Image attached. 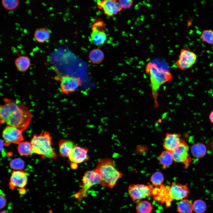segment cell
Returning <instances> with one entry per match:
<instances>
[{
	"mask_svg": "<svg viewBox=\"0 0 213 213\" xmlns=\"http://www.w3.org/2000/svg\"><path fill=\"white\" fill-rule=\"evenodd\" d=\"M146 73L149 75L152 96L156 106L158 92L160 87L164 83L171 80L172 76L170 72L159 68L155 63L149 62L146 68Z\"/></svg>",
	"mask_w": 213,
	"mask_h": 213,
	"instance_id": "obj_3",
	"label": "cell"
},
{
	"mask_svg": "<svg viewBox=\"0 0 213 213\" xmlns=\"http://www.w3.org/2000/svg\"><path fill=\"white\" fill-rule=\"evenodd\" d=\"M164 178L163 174L160 172H156L152 175L150 180L152 185L156 187H159L163 184Z\"/></svg>",
	"mask_w": 213,
	"mask_h": 213,
	"instance_id": "obj_27",
	"label": "cell"
},
{
	"mask_svg": "<svg viewBox=\"0 0 213 213\" xmlns=\"http://www.w3.org/2000/svg\"><path fill=\"white\" fill-rule=\"evenodd\" d=\"M207 149L205 145L201 143H197L193 144L191 148L192 155L195 157L200 158L206 154Z\"/></svg>",
	"mask_w": 213,
	"mask_h": 213,
	"instance_id": "obj_21",
	"label": "cell"
},
{
	"mask_svg": "<svg viewBox=\"0 0 213 213\" xmlns=\"http://www.w3.org/2000/svg\"><path fill=\"white\" fill-rule=\"evenodd\" d=\"M170 186L164 185L163 184L159 187L154 188L152 192V196L156 201L162 203H165L167 206H170L173 200L170 195Z\"/></svg>",
	"mask_w": 213,
	"mask_h": 213,
	"instance_id": "obj_12",
	"label": "cell"
},
{
	"mask_svg": "<svg viewBox=\"0 0 213 213\" xmlns=\"http://www.w3.org/2000/svg\"><path fill=\"white\" fill-rule=\"evenodd\" d=\"M193 210L196 213H204L206 211V203L201 199L196 200L193 202Z\"/></svg>",
	"mask_w": 213,
	"mask_h": 213,
	"instance_id": "obj_28",
	"label": "cell"
},
{
	"mask_svg": "<svg viewBox=\"0 0 213 213\" xmlns=\"http://www.w3.org/2000/svg\"><path fill=\"white\" fill-rule=\"evenodd\" d=\"M60 81V89L62 92L68 94L75 91L81 85L80 78L65 74L58 76Z\"/></svg>",
	"mask_w": 213,
	"mask_h": 213,
	"instance_id": "obj_7",
	"label": "cell"
},
{
	"mask_svg": "<svg viewBox=\"0 0 213 213\" xmlns=\"http://www.w3.org/2000/svg\"><path fill=\"white\" fill-rule=\"evenodd\" d=\"M197 55L187 47L180 50L179 58L176 61L177 67L182 70H185L192 67L196 63Z\"/></svg>",
	"mask_w": 213,
	"mask_h": 213,
	"instance_id": "obj_8",
	"label": "cell"
},
{
	"mask_svg": "<svg viewBox=\"0 0 213 213\" xmlns=\"http://www.w3.org/2000/svg\"><path fill=\"white\" fill-rule=\"evenodd\" d=\"M169 193L173 200L180 201L188 197L190 190L187 184H183L173 182L170 186Z\"/></svg>",
	"mask_w": 213,
	"mask_h": 213,
	"instance_id": "obj_11",
	"label": "cell"
},
{
	"mask_svg": "<svg viewBox=\"0 0 213 213\" xmlns=\"http://www.w3.org/2000/svg\"><path fill=\"white\" fill-rule=\"evenodd\" d=\"M88 149L86 147L75 145L68 157L70 162L80 164L88 160Z\"/></svg>",
	"mask_w": 213,
	"mask_h": 213,
	"instance_id": "obj_13",
	"label": "cell"
},
{
	"mask_svg": "<svg viewBox=\"0 0 213 213\" xmlns=\"http://www.w3.org/2000/svg\"><path fill=\"white\" fill-rule=\"evenodd\" d=\"M22 133V131L19 129L7 125L2 132L4 145L7 146L11 143L19 144L23 142L24 138Z\"/></svg>",
	"mask_w": 213,
	"mask_h": 213,
	"instance_id": "obj_9",
	"label": "cell"
},
{
	"mask_svg": "<svg viewBox=\"0 0 213 213\" xmlns=\"http://www.w3.org/2000/svg\"><path fill=\"white\" fill-rule=\"evenodd\" d=\"M177 209L179 213H192L193 211V204L187 199L181 200L178 204Z\"/></svg>",
	"mask_w": 213,
	"mask_h": 213,
	"instance_id": "obj_23",
	"label": "cell"
},
{
	"mask_svg": "<svg viewBox=\"0 0 213 213\" xmlns=\"http://www.w3.org/2000/svg\"><path fill=\"white\" fill-rule=\"evenodd\" d=\"M95 169L101 177L100 185L110 189L115 186L123 175L115 167L113 160L109 158L100 159Z\"/></svg>",
	"mask_w": 213,
	"mask_h": 213,
	"instance_id": "obj_2",
	"label": "cell"
},
{
	"mask_svg": "<svg viewBox=\"0 0 213 213\" xmlns=\"http://www.w3.org/2000/svg\"><path fill=\"white\" fill-rule=\"evenodd\" d=\"M75 146L74 142L70 140H60L59 142L60 155L63 157H68Z\"/></svg>",
	"mask_w": 213,
	"mask_h": 213,
	"instance_id": "obj_17",
	"label": "cell"
},
{
	"mask_svg": "<svg viewBox=\"0 0 213 213\" xmlns=\"http://www.w3.org/2000/svg\"><path fill=\"white\" fill-rule=\"evenodd\" d=\"M0 208L2 209L6 206L7 204V199L5 195L1 192L0 195Z\"/></svg>",
	"mask_w": 213,
	"mask_h": 213,
	"instance_id": "obj_33",
	"label": "cell"
},
{
	"mask_svg": "<svg viewBox=\"0 0 213 213\" xmlns=\"http://www.w3.org/2000/svg\"><path fill=\"white\" fill-rule=\"evenodd\" d=\"M90 61L94 64H99L101 63L104 58L103 52L99 49H95L90 51L89 54Z\"/></svg>",
	"mask_w": 213,
	"mask_h": 213,
	"instance_id": "obj_26",
	"label": "cell"
},
{
	"mask_svg": "<svg viewBox=\"0 0 213 213\" xmlns=\"http://www.w3.org/2000/svg\"><path fill=\"white\" fill-rule=\"evenodd\" d=\"M14 64L17 70L21 72H25L29 68L31 65L30 58L25 55H19L14 59Z\"/></svg>",
	"mask_w": 213,
	"mask_h": 213,
	"instance_id": "obj_18",
	"label": "cell"
},
{
	"mask_svg": "<svg viewBox=\"0 0 213 213\" xmlns=\"http://www.w3.org/2000/svg\"><path fill=\"white\" fill-rule=\"evenodd\" d=\"M188 147L184 140L182 139L180 144L171 152L173 161L175 162L187 163L188 156Z\"/></svg>",
	"mask_w": 213,
	"mask_h": 213,
	"instance_id": "obj_15",
	"label": "cell"
},
{
	"mask_svg": "<svg viewBox=\"0 0 213 213\" xmlns=\"http://www.w3.org/2000/svg\"><path fill=\"white\" fill-rule=\"evenodd\" d=\"M212 72H213V67H212Z\"/></svg>",
	"mask_w": 213,
	"mask_h": 213,
	"instance_id": "obj_39",
	"label": "cell"
},
{
	"mask_svg": "<svg viewBox=\"0 0 213 213\" xmlns=\"http://www.w3.org/2000/svg\"><path fill=\"white\" fill-rule=\"evenodd\" d=\"M17 149L21 156H27L33 154L32 144L30 142L28 141H23L18 144Z\"/></svg>",
	"mask_w": 213,
	"mask_h": 213,
	"instance_id": "obj_25",
	"label": "cell"
},
{
	"mask_svg": "<svg viewBox=\"0 0 213 213\" xmlns=\"http://www.w3.org/2000/svg\"><path fill=\"white\" fill-rule=\"evenodd\" d=\"M50 33L49 30L45 28H41L36 29L34 34L35 40L39 43H43L50 38Z\"/></svg>",
	"mask_w": 213,
	"mask_h": 213,
	"instance_id": "obj_20",
	"label": "cell"
},
{
	"mask_svg": "<svg viewBox=\"0 0 213 213\" xmlns=\"http://www.w3.org/2000/svg\"><path fill=\"white\" fill-rule=\"evenodd\" d=\"M135 208L137 213H151L153 206L150 201L143 200L137 203Z\"/></svg>",
	"mask_w": 213,
	"mask_h": 213,
	"instance_id": "obj_24",
	"label": "cell"
},
{
	"mask_svg": "<svg viewBox=\"0 0 213 213\" xmlns=\"http://www.w3.org/2000/svg\"><path fill=\"white\" fill-rule=\"evenodd\" d=\"M4 142H3L1 139V151L2 152L3 155H5V153L4 151Z\"/></svg>",
	"mask_w": 213,
	"mask_h": 213,
	"instance_id": "obj_36",
	"label": "cell"
},
{
	"mask_svg": "<svg viewBox=\"0 0 213 213\" xmlns=\"http://www.w3.org/2000/svg\"><path fill=\"white\" fill-rule=\"evenodd\" d=\"M182 139L178 134L167 133L163 143V148L165 150L172 151L180 144Z\"/></svg>",
	"mask_w": 213,
	"mask_h": 213,
	"instance_id": "obj_16",
	"label": "cell"
},
{
	"mask_svg": "<svg viewBox=\"0 0 213 213\" xmlns=\"http://www.w3.org/2000/svg\"><path fill=\"white\" fill-rule=\"evenodd\" d=\"M201 36L203 42L213 45V30L206 29L203 30Z\"/></svg>",
	"mask_w": 213,
	"mask_h": 213,
	"instance_id": "obj_29",
	"label": "cell"
},
{
	"mask_svg": "<svg viewBox=\"0 0 213 213\" xmlns=\"http://www.w3.org/2000/svg\"><path fill=\"white\" fill-rule=\"evenodd\" d=\"M24 161L20 158H16L12 160L10 162V167L15 170H21L25 166Z\"/></svg>",
	"mask_w": 213,
	"mask_h": 213,
	"instance_id": "obj_30",
	"label": "cell"
},
{
	"mask_svg": "<svg viewBox=\"0 0 213 213\" xmlns=\"http://www.w3.org/2000/svg\"><path fill=\"white\" fill-rule=\"evenodd\" d=\"M0 106V123L16 128L22 132L25 130L32 117L31 112L20 100L5 98Z\"/></svg>",
	"mask_w": 213,
	"mask_h": 213,
	"instance_id": "obj_1",
	"label": "cell"
},
{
	"mask_svg": "<svg viewBox=\"0 0 213 213\" xmlns=\"http://www.w3.org/2000/svg\"><path fill=\"white\" fill-rule=\"evenodd\" d=\"M3 6L7 10H12L15 8L18 5V0H2L1 1Z\"/></svg>",
	"mask_w": 213,
	"mask_h": 213,
	"instance_id": "obj_31",
	"label": "cell"
},
{
	"mask_svg": "<svg viewBox=\"0 0 213 213\" xmlns=\"http://www.w3.org/2000/svg\"><path fill=\"white\" fill-rule=\"evenodd\" d=\"M158 159L163 169H165L171 165L174 161L171 152L166 150L161 154Z\"/></svg>",
	"mask_w": 213,
	"mask_h": 213,
	"instance_id": "obj_22",
	"label": "cell"
},
{
	"mask_svg": "<svg viewBox=\"0 0 213 213\" xmlns=\"http://www.w3.org/2000/svg\"><path fill=\"white\" fill-rule=\"evenodd\" d=\"M209 118L211 122L213 123V110L210 114Z\"/></svg>",
	"mask_w": 213,
	"mask_h": 213,
	"instance_id": "obj_37",
	"label": "cell"
},
{
	"mask_svg": "<svg viewBox=\"0 0 213 213\" xmlns=\"http://www.w3.org/2000/svg\"><path fill=\"white\" fill-rule=\"evenodd\" d=\"M78 164L75 163L70 162V167L73 170H75L78 167Z\"/></svg>",
	"mask_w": 213,
	"mask_h": 213,
	"instance_id": "obj_35",
	"label": "cell"
},
{
	"mask_svg": "<svg viewBox=\"0 0 213 213\" xmlns=\"http://www.w3.org/2000/svg\"><path fill=\"white\" fill-rule=\"evenodd\" d=\"M91 38L92 42L97 45H101L104 44L106 39V35L103 31L92 28L91 35Z\"/></svg>",
	"mask_w": 213,
	"mask_h": 213,
	"instance_id": "obj_19",
	"label": "cell"
},
{
	"mask_svg": "<svg viewBox=\"0 0 213 213\" xmlns=\"http://www.w3.org/2000/svg\"><path fill=\"white\" fill-rule=\"evenodd\" d=\"M119 2L122 8L126 9L130 8L132 5L133 1L131 0H120Z\"/></svg>",
	"mask_w": 213,
	"mask_h": 213,
	"instance_id": "obj_32",
	"label": "cell"
},
{
	"mask_svg": "<svg viewBox=\"0 0 213 213\" xmlns=\"http://www.w3.org/2000/svg\"><path fill=\"white\" fill-rule=\"evenodd\" d=\"M82 187L74 195L75 197L79 200L85 198L88 190L96 185H101V180L99 174L95 169L86 171L82 179Z\"/></svg>",
	"mask_w": 213,
	"mask_h": 213,
	"instance_id": "obj_5",
	"label": "cell"
},
{
	"mask_svg": "<svg viewBox=\"0 0 213 213\" xmlns=\"http://www.w3.org/2000/svg\"><path fill=\"white\" fill-rule=\"evenodd\" d=\"M27 173L22 170L13 171L9 182L10 188L13 190L16 188H25L28 182Z\"/></svg>",
	"mask_w": 213,
	"mask_h": 213,
	"instance_id": "obj_10",
	"label": "cell"
},
{
	"mask_svg": "<svg viewBox=\"0 0 213 213\" xmlns=\"http://www.w3.org/2000/svg\"><path fill=\"white\" fill-rule=\"evenodd\" d=\"M30 142L33 154L51 159L57 157V154L52 147L51 137L49 132L45 131L39 135H34Z\"/></svg>",
	"mask_w": 213,
	"mask_h": 213,
	"instance_id": "obj_4",
	"label": "cell"
},
{
	"mask_svg": "<svg viewBox=\"0 0 213 213\" xmlns=\"http://www.w3.org/2000/svg\"><path fill=\"white\" fill-rule=\"evenodd\" d=\"M152 185L132 184L128 187V194L133 202L135 203L152 196L154 188Z\"/></svg>",
	"mask_w": 213,
	"mask_h": 213,
	"instance_id": "obj_6",
	"label": "cell"
},
{
	"mask_svg": "<svg viewBox=\"0 0 213 213\" xmlns=\"http://www.w3.org/2000/svg\"><path fill=\"white\" fill-rule=\"evenodd\" d=\"M27 190L25 188H19L18 190L19 194L21 195H24L27 192Z\"/></svg>",
	"mask_w": 213,
	"mask_h": 213,
	"instance_id": "obj_34",
	"label": "cell"
},
{
	"mask_svg": "<svg viewBox=\"0 0 213 213\" xmlns=\"http://www.w3.org/2000/svg\"><path fill=\"white\" fill-rule=\"evenodd\" d=\"M0 213H8L6 211H1L0 212Z\"/></svg>",
	"mask_w": 213,
	"mask_h": 213,
	"instance_id": "obj_38",
	"label": "cell"
},
{
	"mask_svg": "<svg viewBox=\"0 0 213 213\" xmlns=\"http://www.w3.org/2000/svg\"><path fill=\"white\" fill-rule=\"evenodd\" d=\"M97 6L99 9H103L104 13L108 16L116 14L122 8L119 2L116 0L97 1Z\"/></svg>",
	"mask_w": 213,
	"mask_h": 213,
	"instance_id": "obj_14",
	"label": "cell"
}]
</instances>
